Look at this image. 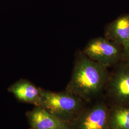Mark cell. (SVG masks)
Segmentation results:
<instances>
[{"mask_svg":"<svg viewBox=\"0 0 129 129\" xmlns=\"http://www.w3.org/2000/svg\"><path fill=\"white\" fill-rule=\"evenodd\" d=\"M109 77L107 68L84 54L76 61L66 89L91 102L100 97Z\"/></svg>","mask_w":129,"mask_h":129,"instance_id":"6da1fadb","label":"cell"},{"mask_svg":"<svg viewBox=\"0 0 129 129\" xmlns=\"http://www.w3.org/2000/svg\"><path fill=\"white\" fill-rule=\"evenodd\" d=\"M87 103L66 89L55 92L42 89L41 99L37 106L41 107L69 125Z\"/></svg>","mask_w":129,"mask_h":129,"instance_id":"7a4b0ae2","label":"cell"},{"mask_svg":"<svg viewBox=\"0 0 129 129\" xmlns=\"http://www.w3.org/2000/svg\"><path fill=\"white\" fill-rule=\"evenodd\" d=\"M111 108L103 101L85 106L69 125L71 129H110Z\"/></svg>","mask_w":129,"mask_h":129,"instance_id":"3957f363","label":"cell"},{"mask_svg":"<svg viewBox=\"0 0 129 129\" xmlns=\"http://www.w3.org/2000/svg\"><path fill=\"white\" fill-rule=\"evenodd\" d=\"M121 47L105 37H97L87 44L84 48V54L108 68L118 62L123 56Z\"/></svg>","mask_w":129,"mask_h":129,"instance_id":"277c9868","label":"cell"},{"mask_svg":"<svg viewBox=\"0 0 129 129\" xmlns=\"http://www.w3.org/2000/svg\"><path fill=\"white\" fill-rule=\"evenodd\" d=\"M106 87L109 97L115 105L129 104V64L120 65L110 76Z\"/></svg>","mask_w":129,"mask_h":129,"instance_id":"5b68a950","label":"cell"},{"mask_svg":"<svg viewBox=\"0 0 129 129\" xmlns=\"http://www.w3.org/2000/svg\"><path fill=\"white\" fill-rule=\"evenodd\" d=\"M33 129H71L69 125L40 106H35L26 113Z\"/></svg>","mask_w":129,"mask_h":129,"instance_id":"8992f818","label":"cell"},{"mask_svg":"<svg viewBox=\"0 0 129 129\" xmlns=\"http://www.w3.org/2000/svg\"><path fill=\"white\" fill-rule=\"evenodd\" d=\"M8 91L19 102L37 106L41 96L42 88L25 79H21L11 85Z\"/></svg>","mask_w":129,"mask_h":129,"instance_id":"52a82bcc","label":"cell"},{"mask_svg":"<svg viewBox=\"0 0 129 129\" xmlns=\"http://www.w3.org/2000/svg\"><path fill=\"white\" fill-rule=\"evenodd\" d=\"M105 37L122 46L129 40V14L120 16L109 24Z\"/></svg>","mask_w":129,"mask_h":129,"instance_id":"ba28073f","label":"cell"},{"mask_svg":"<svg viewBox=\"0 0 129 129\" xmlns=\"http://www.w3.org/2000/svg\"><path fill=\"white\" fill-rule=\"evenodd\" d=\"M110 129H129V108L114 106L110 110Z\"/></svg>","mask_w":129,"mask_h":129,"instance_id":"9c48e42d","label":"cell"},{"mask_svg":"<svg viewBox=\"0 0 129 129\" xmlns=\"http://www.w3.org/2000/svg\"><path fill=\"white\" fill-rule=\"evenodd\" d=\"M123 51V56L127 60V62L129 64V40L125 43L122 46Z\"/></svg>","mask_w":129,"mask_h":129,"instance_id":"30bf717a","label":"cell"},{"mask_svg":"<svg viewBox=\"0 0 129 129\" xmlns=\"http://www.w3.org/2000/svg\"><path fill=\"white\" fill-rule=\"evenodd\" d=\"M32 129V128H30V129Z\"/></svg>","mask_w":129,"mask_h":129,"instance_id":"8fae6325","label":"cell"}]
</instances>
